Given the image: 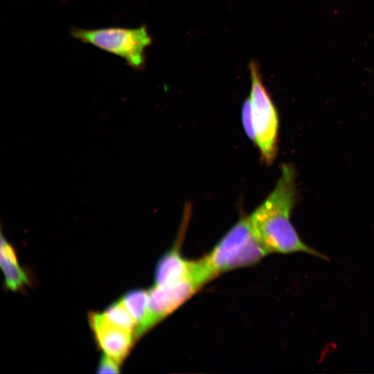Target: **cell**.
<instances>
[{"instance_id": "obj_1", "label": "cell", "mask_w": 374, "mask_h": 374, "mask_svg": "<svg viewBox=\"0 0 374 374\" xmlns=\"http://www.w3.org/2000/svg\"><path fill=\"white\" fill-rule=\"evenodd\" d=\"M296 172L283 164L276 184L267 198L249 215L255 235L269 253H303L326 259L299 237L290 220L296 202Z\"/></svg>"}, {"instance_id": "obj_2", "label": "cell", "mask_w": 374, "mask_h": 374, "mask_svg": "<svg viewBox=\"0 0 374 374\" xmlns=\"http://www.w3.org/2000/svg\"><path fill=\"white\" fill-rule=\"evenodd\" d=\"M267 254L255 235L249 216L244 215L202 259L215 278L221 273L253 265Z\"/></svg>"}, {"instance_id": "obj_3", "label": "cell", "mask_w": 374, "mask_h": 374, "mask_svg": "<svg viewBox=\"0 0 374 374\" xmlns=\"http://www.w3.org/2000/svg\"><path fill=\"white\" fill-rule=\"evenodd\" d=\"M70 33L82 43L122 58L134 70L144 69L145 51L152 43V37L145 25L137 28L112 26L86 29L73 27Z\"/></svg>"}, {"instance_id": "obj_4", "label": "cell", "mask_w": 374, "mask_h": 374, "mask_svg": "<svg viewBox=\"0 0 374 374\" xmlns=\"http://www.w3.org/2000/svg\"><path fill=\"white\" fill-rule=\"evenodd\" d=\"M249 68L251 82L249 99L255 130L254 143L262 160L271 164L278 152V115L263 84L257 62L251 60Z\"/></svg>"}, {"instance_id": "obj_5", "label": "cell", "mask_w": 374, "mask_h": 374, "mask_svg": "<svg viewBox=\"0 0 374 374\" xmlns=\"http://www.w3.org/2000/svg\"><path fill=\"white\" fill-rule=\"evenodd\" d=\"M200 288L190 278L168 285H154L148 291V317L145 330L172 313Z\"/></svg>"}, {"instance_id": "obj_6", "label": "cell", "mask_w": 374, "mask_h": 374, "mask_svg": "<svg viewBox=\"0 0 374 374\" xmlns=\"http://www.w3.org/2000/svg\"><path fill=\"white\" fill-rule=\"evenodd\" d=\"M89 321L100 348L120 364L133 345L134 333L113 325L103 313H90Z\"/></svg>"}, {"instance_id": "obj_7", "label": "cell", "mask_w": 374, "mask_h": 374, "mask_svg": "<svg viewBox=\"0 0 374 374\" xmlns=\"http://www.w3.org/2000/svg\"><path fill=\"white\" fill-rule=\"evenodd\" d=\"M195 260L184 258L175 247L166 252L155 268L154 285H164L190 278L198 283L195 274Z\"/></svg>"}, {"instance_id": "obj_8", "label": "cell", "mask_w": 374, "mask_h": 374, "mask_svg": "<svg viewBox=\"0 0 374 374\" xmlns=\"http://www.w3.org/2000/svg\"><path fill=\"white\" fill-rule=\"evenodd\" d=\"M126 308L136 321L135 339L145 332V324L148 317V294L144 290H133L127 292L122 298Z\"/></svg>"}, {"instance_id": "obj_9", "label": "cell", "mask_w": 374, "mask_h": 374, "mask_svg": "<svg viewBox=\"0 0 374 374\" xmlns=\"http://www.w3.org/2000/svg\"><path fill=\"white\" fill-rule=\"evenodd\" d=\"M103 314L113 325L135 334L136 321L121 299L109 305Z\"/></svg>"}, {"instance_id": "obj_10", "label": "cell", "mask_w": 374, "mask_h": 374, "mask_svg": "<svg viewBox=\"0 0 374 374\" xmlns=\"http://www.w3.org/2000/svg\"><path fill=\"white\" fill-rule=\"evenodd\" d=\"M1 267L5 276L6 286L12 291L22 288L28 283L26 274L19 266L17 259L0 256Z\"/></svg>"}, {"instance_id": "obj_11", "label": "cell", "mask_w": 374, "mask_h": 374, "mask_svg": "<svg viewBox=\"0 0 374 374\" xmlns=\"http://www.w3.org/2000/svg\"><path fill=\"white\" fill-rule=\"evenodd\" d=\"M242 121L245 133L252 141L255 142V130L249 98L243 103L242 108Z\"/></svg>"}, {"instance_id": "obj_12", "label": "cell", "mask_w": 374, "mask_h": 374, "mask_svg": "<svg viewBox=\"0 0 374 374\" xmlns=\"http://www.w3.org/2000/svg\"><path fill=\"white\" fill-rule=\"evenodd\" d=\"M119 364L113 358L105 354L100 359L97 368L98 373H120Z\"/></svg>"}]
</instances>
